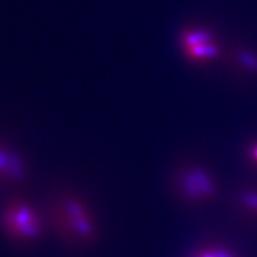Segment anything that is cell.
<instances>
[{"label": "cell", "instance_id": "obj_7", "mask_svg": "<svg viewBox=\"0 0 257 257\" xmlns=\"http://www.w3.org/2000/svg\"><path fill=\"white\" fill-rule=\"evenodd\" d=\"M236 205L244 213L257 215V190H241L236 197Z\"/></svg>", "mask_w": 257, "mask_h": 257}, {"label": "cell", "instance_id": "obj_3", "mask_svg": "<svg viewBox=\"0 0 257 257\" xmlns=\"http://www.w3.org/2000/svg\"><path fill=\"white\" fill-rule=\"evenodd\" d=\"M0 222L6 235L20 244L37 241L45 231L41 214L31 203L23 200L8 201L2 210Z\"/></svg>", "mask_w": 257, "mask_h": 257}, {"label": "cell", "instance_id": "obj_4", "mask_svg": "<svg viewBox=\"0 0 257 257\" xmlns=\"http://www.w3.org/2000/svg\"><path fill=\"white\" fill-rule=\"evenodd\" d=\"M179 44L190 63L209 66L222 55V45L211 29L203 25H189L180 32Z\"/></svg>", "mask_w": 257, "mask_h": 257}, {"label": "cell", "instance_id": "obj_8", "mask_svg": "<svg viewBox=\"0 0 257 257\" xmlns=\"http://www.w3.org/2000/svg\"><path fill=\"white\" fill-rule=\"evenodd\" d=\"M235 63L244 71L257 74V54L247 49H240L235 53Z\"/></svg>", "mask_w": 257, "mask_h": 257}, {"label": "cell", "instance_id": "obj_5", "mask_svg": "<svg viewBox=\"0 0 257 257\" xmlns=\"http://www.w3.org/2000/svg\"><path fill=\"white\" fill-rule=\"evenodd\" d=\"M25 175L27 166L20 154L0 145V184H19Z\"/></svg>", "mask_w": 257, "mask_h": 257}, {"label": "cell", "instance_id": "obj_2", "mask_svg": "<svg viewBox=\"0 0 257 257\" xmlns=\"http://www.w3.org/2000/svg\"><path fill=\"white\" fill-rule=\"evenodd\" d=\"M173 190L180 201L190 206L214 202L219 196V185L209 169L196 163H186L175 171Z\"/></svg>", "mask_w": 257, "mask_h": 257}, {"label": "cell", "instance_id": "obj_9", "mask_svg": "<svg viewBox=\"0 0 257 257\" xmlns=\"http://www.w3.org/2000/svg\"><path fill=\"white\" fill-rule=\"evenodd\" d=\"M249 159L257 164V143L249 147Z\"/></svg>", "mask_w": 257, "mask_h": 257}, {"label": "cell", "instance_id": "obj_6", "mask_svg": "<svg viewBox=\"0 0 257 257\" xmlns=\"http://www.w3.org/2000/svg\"><path fill=\"white\" fill-rule=\"evenodd\" d=\"M192 257H239L223 244H206L193 253Z\"/></svg>", "mask_w": 257, "mask_h": 257}, {"label": "cell", "instance_id": "obj_1", "mask_svg": "<svg viewBox=\"0 0 257 257\" xmlns=\"http://www.w3.org/2000/svg\"><path fill=\"white\" fill-rule=\"evenodd\" d=\"M49 215L55 233L68 245H89L97 237L95 214L76 193H58L51 200Z\"/></svg>", "mask_w": 257, "mask_h": 257}]
</instances>
